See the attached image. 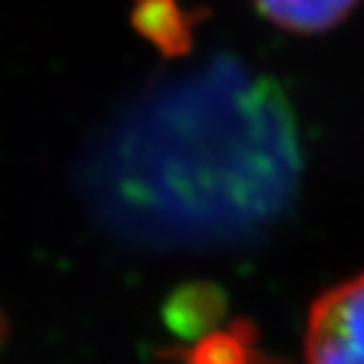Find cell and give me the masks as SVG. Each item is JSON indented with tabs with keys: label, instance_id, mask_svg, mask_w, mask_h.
I'll return each instance as SVG.
<instances>
[{
	"label": "cell",
	"instance_id": "cell-1",
	"mask_svg": "<svg viewBox=\"0 0 364 364\" xmlns=\"http://www.w3.org/2000/svg\"><path fill=\"white\" fill-rule=\"evenodd\" d=\"M102 162L99 195L117 220L190 243L271 220L296 185L299 149L279 89L215 63L142 104Z\"/></svg>",
	"mask_w": 364,
	"mask_h": 364
},
{
	"label": "cell",
	"instance_id": "cell-2",
	"mask_svg": "<svg viewBox=\"0 0 364 364\" xmlns=\"http://www.w3.org/2000/svg\"><path fill=\"white\" fill-rule=\"evenodd\" d=\"M304 349L306 364H364V273L318 296Z\"/></svg>",
	"mask_w": 364,
	"mask_h": 364
},
{
	"label": "cell",
	"instance_id": "cell-3",
	"mask_svg": "<svg viewBox=\"0 0 364 364\" xmlns=\"http://www.w3.org/2000/svg\"><path fill=\"white\" fill-rule=\"evenodd\" d=\"M258 11L281 28L321 33L352 13L357 0H256Z\"/></svg>",
	"mask_w": 364,
	"mask_h": 364
}]
</instances>
